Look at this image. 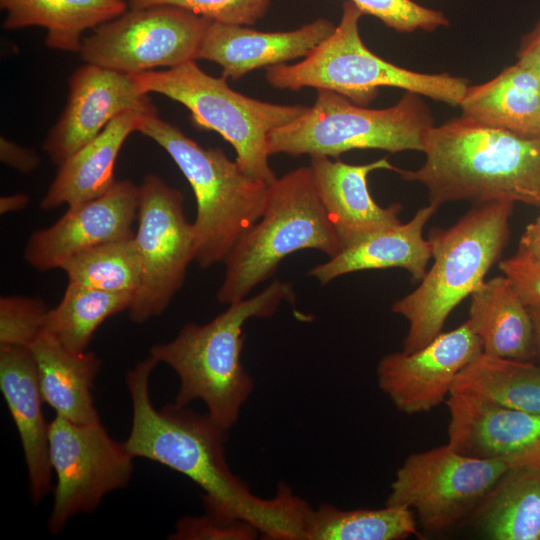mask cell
I'll return each instance as SVG.
<instances>
[{
  "mask_svg": "<svg viewBox=\"0 0 540 540\" xmlns=\"http://www.w3.org/2000/svg\"><path fill=\"white\" fill-rule=\"evenodd\" d=\"M451 392L540 414V367L482 352L458 374Z\"/></svg>",
  "mask_w": 540,
  "mask_h": 540,
  "instance_id": "83f0119b",
  "label": "cell"
},
{
  "mask_svg": "<svg viewBox=\"0 0 540 540\" xmlns=\"http://www.w3.org/2000/svg\"><path fill=\"white\" fill-rule=\"evenodd\" d=\"M49 451L56 474L48 530L60 533L68 521L93 512L103 497L125 488L133 475V456L115 441L101 420L77 424L56 415L49 423Z\"/></svg>",
  "mask_w": 540,
  "mask_h": 540,
  "instance_id": "8fae6325",
  "label": "cell"
},
{
  "mask_svg": "<svg viewBox=\"0 0 540 540\" xmlns=\"http://www.w3.org/2000/svg\"><path fill=\"white\" fill-rule=\"evenodd\" d=\"M132 9L169 5L212 21L253 25L267 13L271 0H125Z\"/></svg>",
  "mask_w": 540,
  "mask_h": 540,
  "instance_id": "d6a6232c",
  "label": "cell"
},
{
  "mask_svg": "<svg viewBox=\"0 0 540 540\" xmlns=\"http://www.w3.org/2000/svg\"><path fill=\"white\" fill-rule=\"evenodd\" d=\"M513 204H475L452 226L429 232L431 269L391 307L409 323L403 352H415L436 338L453 309L485 281L507 244Z\"/></svg>",
  "mask_w": 540,
  "mask_h": 540,
  "instance_id": "277c9868",
  "label": "cell"
},
{
  "mask_svg": "<svg viewBox=\"0 0 540 540\" xmlns=\"http://www.w3.org/2000/svg\"><path fill=\"white\" fill-rule=\"evenodd\" d=\"M417 532L411 509L385 505L381 509L342 510L329 503L311 508L304 540H398Z\"/></svg>",
  "mask_w": 540,
  "mask_h": 540,
  "instance_id": "f1b7e54d",
  "label": "cell"
},
{
  "mask_svg": "<svg viewBox=\"0 0 540 540\" xmlns=\"http://www.w3.org/2000/svg\"><path fill=\"white\" fill-rule=\"evenodd\" d=\"M462 116L527 137H540V76L517 62L493 79L469 86Z\"/></svg>",
  "mask_w": 540,
  "mask_h": 540,
  "instance_id": "d4e9b609",
  "label": "cell"
},
{
  "mask_svg": "<svg viewBox=\"0 0 540 540\" xmlns=\"http://www.w3.org/2000/svg\"><path fill=\"white\" fill-rule=\"evenodd\" d=\"M420 96L406 92L391 107L369 109L331 90L318 89L314 104L304 114L270 132L269 153L337 159L355 149L423 151L434 120Z\"/></svg>",
  "mask_w": 540,
  "mask_h": 540,
  "instance_id": "9c48e42d",
  "label": "cell"
},
{
  "mask_svg": "<svg viewBox=\"0 0 540 540\" xmlns=\"http://www.w3.org/2000/svg\"><path fill=\"white\" fill-rule=\"evenodd\" d=\"M68 84L64 110L42 145L58 166L122 112L156 110L131 75L101 66L85 63L71 74Z\"/></svg>",
  "mask_w": 540,
  "mask_h": 540,
  "instance_id": "2e32d148",
  "label": "cell"
},
{
  "mask_svg": "<svg viewBox=\"0 0 540 540\" xmlns=\"http://www.w3.org/2000/svg\"><path fill=\"white\" fill-rule=\"evenodd\" d=\"M528 308L533 323L535 350L540 356V306Z\"/></svg>",
  "mask_w": 540,
  "mask_h": 540,
  "instance_id": "60d3db41",
  "label": "cell"
},
{
  "mask_svg": "<svg viewBox=\"0 0 540 540\" xmlns=\"http://www.w3.org/2000/svg\"><path fill=\"white\" fill-rule=\"evenodd\" d=\"M156 110L131 109L117 115L57 171L40 202L45 210L78 205L105 194L116 182L114 169L127 137L138 131L142 118Z\"/></svg>",
  "mask_w": 540,
  "mask_h": 540,
  "instance_id": "44dd1931",
  "label": "cell"
},
{
  "mask_svg": "<svg viewBox=\"0 0 540 540\" xmlns=\"http://www.w3.org/2000/svg\"><path fill=\"white\" fill-rule=\"evenodd\" d=\"M493 540H540V466L509 468L474 510Z\"/></svg>",
  "mask_w": 540,
  "mask_h": 540,
  "instance_id": "4316f807",
  "label": "cell"
},
{
  "mask_svg": "<svg viewBox=\"0 0 540 540\" xmlns=\"http://www.w3.org/2000/svg\"><path fill=\"white\" fill-rule=\"evenodd\" d=\"M448 445L458 453L509 467L540 466V414L451 392Z\"/></svg>",
  "mask_w": 540,
  "mask_h": 540,
  "instance_id": "e0dca14e",
  "label": "cell"
},
{
  "mask_svg": "<svg viewBox=\"0 0 540 540\" xmlns=\"http://www.w3.org/2000/svg\"><path fill=\"white\" fill-rule=\"evenodd\" d=\"M5 29L38 26L45 43L56 50L79 53L83 33L127 11L125 0H0Z\"/></svg>",
  "mask_w": 540,
  "mask_h": 540,
  "instance_id": "484cf974",
  "label": "cell"
},
{
  "mask_svg": "<svg viewBox=\"0 0 540 540\" xmlns=\"http://www.w3.org/2000/svg\"><path fill=\"white\" fill-rule=\"evenodd\" d=\"M363 14L382 21L388 28L400 33L432 32L449 25L448 18L435 9L419 5L412 0H350Z\"/></svg>",
  "mask_w": 540,
  "mask_h": 540,
  "instance_id": "836d02e7",
  "label": "cell"
},
{
  "mask_svg": "<svg viewBox=\"0 0 540 540\" xmlns=\"http://www.w3.org/2000/svg\"><path fill=\"white\" fill-rule=\"evenodd\" d=\"M417 170L397 172L424 185L429 204L467 200L540 207V137H527L464 116L433 126Z\"/></svg>",
  "mask_w": 540,
  "mask_h": 540,
  "instance_id": "7a4b0ae2",
  "label": "cell"
},
{
  "mask_svg": "<svg viewBox=\"0 0 540 540\" xmlns=\"http://www.w3.org/2000/svg\"><path fill=\"white\" fill-rule=\"evenodd\" d=\"M499 268L527 307L540 306V263L516 253Z\"/></svg>",
  "mask_w": 540,
  "mask_h": 540,
  "instance_id": "d590c367",
  "label": "cell"
},
{
  "mask_svg": "<svg viewBox=\"0 0 540 540\" xmlns=\"http://www.w3.org/2000/svg\"><path fill=\"white\" fill-rule=\"evenodd\" d=\"M36 363L43 401L56 415L77 424L100 420L92 387L101 360L92 352H75L46 331L29 347Z\"/></svg>",
  "mask_w": 540,
  "mask_h": 540,
  "instance_id": "603a6c76",
  "label": "cell"
},
{
  "mask_svg": "<svg viewBox=\"0 0 540 540\" xmlns=\"http://www.w3.org/2000/svg\"><path fill=\"white\" fill-rule=\"evenodd\" d=\"M294 300L293 286L275 280L258 294L229 304L210 322L187 323L171 341L153 345L150 355L179 378L174 402L187 406L201 400L210 418L230 430L254 389L241 362L243 326L252 318L271 317L283 301Z\"/></svg>",
  "mask_w": 540,
  "mask_h": 540,
  "instance_id": "3957f363",
  "label": "cell"
},
{
  "mask_svg": "<svg viewBox=\"0 0 540 540\" xmlns=\"http://www.w3.org/2000/svg\"><path fill=\"white\" fill-rule=\"evenodd\" d=\"M438 208L433 204L420 208L408 222L383 229L344 248L328 261L311 268L308 275L320 285H326L357 271L399 267L409 271L415 282H420L432 258L430 242L422 233Z\"/></svg>",
  "mask_w": 540,
  "mask_h": 540,
  "instance_id": "7402d4cb",
  "label": "cell"
},
{
  "mask_svg": "<svg viewBox=\"0 0 540 540\" xmlns=\"http://www.w3.org/2000/svg\"><path fill=\"white\" fill-rule=\"evenodd\" d=\"M161 146L190 184L196 200L195 260L202 268L224 262L262 216L269 185L247 175L220 148H204L157 113L138 131Z\"/></svg>",
  "mask_w": 540,
  "mask_h": 540,
  "instance_id": "5b68a950",
  "label": "cell"
},
{
  "mask_svg": "<svg viewBox=\"0 0 540 540\" xmlns=\"http://www.w3.org/2000/svg\"><path fill=\"white\" fill-rule=\"evenodd\" d=\"M49 308L39 298H0V346L29 348L45 331Z\"/></svg>",
  "mask_w": 540,
  "mask_h": 540,
  "instance_id": "1f68e13d",
  "label": "cell"
},
{
  "mask_svg": "<svg viewBox=\"0 0 540 540\" xmlns=\"http://www.w3.org/2000/svg\"><path fill=\"white\" fill-rule=\"evenodd\" d=\"M467 322L485 354L530 362L535 355L529 308L506 276L483 281L472 292Z\"/></svg>",
  "mask_w": 540,
  "mask_h": 540,
  "instance_id": "cb8c5ba5",
  "label": "cell"
},
{
  "mask_svg": "<svg viewBox=\"0 0 540 540\" xmlns=\"http://www.w3.org/2000/svg\"><path fill=\"white\" fill-rule=\"evenodd\" d=\"M517 253L540 263V216L526 227Z\"/></svg>",
  "mask_w": 540,
  "mask_h": 540,
  "instance_id": "f35d334b",
  "label": "cell"
},
{
  "mask_svg": "<svg viewBox=\"0 0 540 540\" xmlns=\"http://www.w3.org/2000/svg\"><path fill=\"white\" fill-rule=\"evenodd\" d=\"M60 269L66 273L70 283L113 293L135 295L141 278L134 237L80 252Z\"/></svg>",
  "mask_w": 540,
  "mask_h": 540,
  "instance_id": "4dcf8cb0",
  "label": "cell"
},
{
  "mask_svg": "<svg viewBox=\"0 0 540 540\" xmlns=\"http://www.w3.org/2000/svg\"><path fill=\"white\" fill-rule=\"evenodd\" d=\"M158 362L149 355L128 371L126 384L132 402V425L123 442L135 458L142 457L169 467L195 482L205 512L219 519L244 520L270 540H304L310 509L280 482L270 499L256 496L230 469L225 444L229 430L175 402L157 410L151 401L150 375Z\"/></svg>",
  "mask_w": 540,
  "mask_h": 540,
  "instance_id": "6da1fadb",
  "label": "cell"
},
{
  "mask_svg": "<svg viewBox=\"0 0 540 540\" xmlns=\"http://www.w3.org/2000/svg\"><path fill=\"white\" fill-rule=\"evenodd\" d=\"M0 388L17 428L30 497L38 504L51 490L49 424L43 412L34 356L27 347L0 346Z\"/></svg>",
  "mask_w": 540,
  "mask_h": 540,
  "instance_id": "ffe728a7",
  "label": "cell"
},
{
  "mask_svg": "<svg viewBox=\"0 0 540 540\" xmlns=\"http://www.w3.org/2000/svg\"><path fill=\"white\" fill-rule=\"evenodd\" d=\"M363 12L350 0L334 32L298 63L266 69L267 82L278 89L304 87L336 92L366 106L379 87H394L452 106L460 104L468 81L447 73L427 74L394 65L367 48L359 33Z\"/></svg>",
  "mask_w": 540,
  "mask_h": 540,
  "instance_id": "52a82bcc",
  "label": "cell"
},
{
  "mask_svg": "<svg viewBox=\"0 0 540 540\" xmlns=\"http://www.w3.org/2000/svg\"><path fill=\"white\" fill-rule=\"evenodd\" d=\"M310 168L319 198L343 249L401 223L402 205L393 203L383 207L375 202L368 188L371 172L380 169L397 172L398 168L386 157L354 165L339 158L316 155L310 157Z\"/></svg>",
  "mask_w": 540,
  "mask_h": 540,
  "instance_id": "ac0fdd59",
  "label": "cell"
},
{
  "mask_svg": "<svg viewBox=\"0 0 540 540\" xmlns=\"http://www.w3.org/2000/svg\"><path fill=\"white\" fill-rule=\"evenodd\" d=\"M134 295L113 293L68 282L59 304L49 309L45 331L75 352L86 351L98 327L128 310Z\"/></svg>",
  "mask_w": 540,
  "mask_h": 540,
  "instance_id": "f546056e",
  "label": "cell"
},
{
  "mask_svg": "<svg viewBox=\"0 0 540 540\" xmlns=\"http://www.w3.org/2000/svg\"><path fill=\"white\" fill-rule=\"evenodd\" d=\"M212 20L188 10L160 5L132 9L82 40L85 63L134 75L196 60Z\"/></svg>",
  "mask_w": 540,
  "mask_h": 540,
  "instance_id": "7c38bea8",
  "label": "cell"
},
{
  "mask_svg": "<svg viewBox=\"0 0 540 540\" xmlns=\"http://www.w3.org/2000/svg\"><path fill=\"white\" fill-rule=\"evenodd\" d=\"M134 235L141 266L129 318L143 323L162 314L182 287L195 260V233L184 212V195L156 174L139 185Z\"/></svg>",
  "mask_w": 540,
  "mask_h": 540,
  "instance_id": "30bf717a",
  "label": "cell"
},
{
  "mask_svg": "<svg viewBox=\"0 0 540 540\" xmlns=\"http://www.w3.org/2000/svg\"><path fill=\"white\" fill-rule=\"evenodd\" d=\"M482 352L479 337L466 321L415 352L382 357L376 370L378 386L399 411L428 412L446 401L458 374Z\"/></svg>",
  "mask_w": 540,
  "mask_h": 540,
  "instance_id": "5bb4252c",
  "label": "cell"
},
{
  "mask_svg": "<svg viewBox=\"0 0 540 540\" xmlns=\"http://www.w3.org/2000/svg\"><path fill=\"white\" fill-rule=\"evenodd\" d=\"M0 160L24 174L33 172L40 164V157L33 149L23 147L3 136L0 138Z\"/></svg>",
  "mask_w": 540,
  "mask_h": 540,
  "instance_id": "8d00e7d4",
  "label": "cell"
},
{
  "mask_svg": "<svg viewBox=\"0 0 540 540\" xmlns=\"http://www.w3.org/2000/svg\"><path fill=\"white\" fill-rule=\"evenodd\" d=\"M335 28L326 18L280 32H262L246 25L212 21L196 60L217 63L222 68L221 76L237 80L250 71L308 56Z\"/></svg>",
  "mask_w": 540,
  "mask_h": 540,
  "instance_id": "d6986e66",
  "label": "cell"
},
{
  "mask_svg": "<svg viewBox=\"0 0 540 540\" xmlns=\"http://www.w3.org/2000/svg\"><path fill=\"white\" fill-rule=\"evenodd\" d=\"M259 534V530L247 521H226L205 513L202 516L181 517L175 525V531L168 539L254 540Z\"/></svg>",
  "mask_w": 540,
  "mask_h": 540,
  "instance_id": "e575fe53",
  "label": "cell"
},
{
  "mask_svg": "<svg viewBox=\"0 0 540 540\" xmlns=\"http://www.w3.org/2000/svg\"><path fill=\"white\" fill-rule=\"evenodd\" d=\"M517 58L518 64L533 70L540 76V19L534 28L522 37Z\"/></svg>",
  "mask_w": 540,
  "mask_h": 540,
  "instance_id": "74e56055",
  "label": "cell"
},
{
  "mask_svg": "<svg viewBox=\"0 0 540 540\" xmlns=\"http://www.w3.org/2000/svg\"><path fill=\"white\" fill-rule=\"evenodd\" d=\"M131 77L142 93L161 94L186 107L195 125L217 132L232 145L235 161L247 175L268 185L277 179L269 163L270 132L308 109L304 105H280L245 96L233 90L227 78L204 72L196 60Z\"/></svg>",
  "mask_w": 540,
  "mask_h": 540,
  "instance_id": "ba28073f",
  "label": "cell"
},
{
  "mask_svg": "<svg viewBox=\"0 0 540 540\" xmlns=\"http://www.w3.org/2000/svg\"><path fill=\"white\" fill-rule=\"evenodd\" d=\"M29 203V196L24 193L2 196L0 198L1 215L21 210Z\"/></svg>",
  "mask_w": 540,
  "mask_h": 540,
  "instance_id": "ab89813d",
  "label": "cell"
},
{
  "mask_svg": "<svg viewBox=\"0 0 540 540\" xmlns=\"http://www.w3.org/2000/svg\"><path fill=\"white\" fill-rule=\"evenodd\" d=\"M509 468L462 455L448 444L414 453L396 471L385 505L415 511L427 531L445 530L474 512Z\"/></svg>",
  "mask_w": 540,
  "mask_h": 540,
  "instance_id": "4fadbf2b",
  "label": "cell"
},
{
  "mask_svg": "<svg viewBox=\"0 0 540 540\" xmlns=\"http://www.w3.org/2000/svg\"><path fill=\"white\" fill-rule=\"evenodd\" d=\"M303 249L319 250L329 258L343 249L317 193L310 166L296 168L269 185L262 216L223 262L225 274L217 300L229 305L247 298L275 274L285 257Z\"/></svg>",
  "mask_w": 540,
  "mask_h": 540,
  "instance_id": "8992f818",
  "label": "cell"
},
{
  "mask_svg": "<svg viewBox=\"0 0 540 540\" xmlns=\"http://www.w3.org/2000/svg\"><path fill=\"white\" fill-rule=\"evenodd\" d=\"M139 186L116 181L102 196L70 206L52 226L35 231L24 257L38 271L61 268L71 257L101 244L134 237Z\"/></svg>",
  "mask_w": 540,
  "mask_h": 540,
  "instance_id": "9a60e30c",
  "label": "cell"
}]
</instances>
